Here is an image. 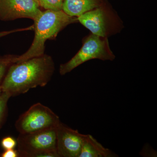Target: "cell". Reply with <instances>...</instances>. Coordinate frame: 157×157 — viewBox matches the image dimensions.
Masks as SVG:
<instances>
[{"mask_svg": "<svg viewBox=\"0 0 157 157\" xmlns=\"http://www.w3.org/2000/svg\"><path fill=\"white\" fill-rule=\"evenodd\" d=\"M11 96L8 93L2 92L0 94V124L2 122L9 98Z\"/></svg>", "mask_w": 157, "mask_h": 157, "instance_id": "4fadbf2b", "label": "cell"}, {"mask_svg": "<svg viewBox=\"0 0 157 157\" xmlns=\"http://www.w3.org/2000/svg\"><path fill=\"white\" fill-rule=\"evenodd\" d=\"M56 129L19 134L17 139L19 157H59L57 151Z\"/></svg>", "mask_w": 157, "mask_h": 157, "instance_id": "3957f363", "label": "cell"}, {"mask_svg": "<svg viewBox=\"0 0 157 157\" xmlns=\"http://www.w3.org/2000/svg\"><path fill=\"white\" fill-rule=\"evenodd\" d=\"M56 130L57 151L59 157H79L85 135L61 122Z\"/></svg>", "mask_w": 157, "mask_h": 157, "instance_id": "52a82bcc", "label": "cell"}, {"mask_svg": "<svg viewBox=\"0 0 157 157\" xmlns=\"http://www.w3.org/2000/svg\"><path fill=\"white\" fill-rule=\"evenodd\" d=\"M101 6V0H64L63 11L70 16L78 17Z\"/></svg>", "mask_w": 157, "mask_h": 157, "instance_id": "30bf717a", "label": "cell"}, {"mask_svg": "<svg viewBox=\"0 0 157 157\" xmlns=\"http://www.w3.org/2000/svg\"><path fill=\"white\" fill-rule=\"evenodd\" d=\"M16 57L12 56L0 57V83L6 76V72L9 67L13 64L15 63Z\"/></svg>", "mask_w": 157, "mask_h": 157, "instance_id": "8fae6325", "label": "cell"}, {"mask_svg": "<svg viewBox=\"0 0 157 157\" xmlns=\"http://www.w3.org/2000/svg\"><path fill=\"white\" fill-rule=\"evenodd\" d=\"M34 29V26H31L25 29H17L13 30L3 31V32H0V38L5 36L12 33H16V32H20V31L29 30H32Z\"/></svg>", "mask_w": 157, "mask_h": 157, "instance_id": "9a60e30c", "label": "cell"}, {"mask_svg": "<svg viewBox=\"0 0 157 157\" xmlns=\"http://www.w3.org/2000/svg\"><path fill=\"white\" fill-rule=\"evenodd\" d=\"M77 19L59 11L46 10L43 11L35 21V37L29 50L20 56L16 57L15 63H19L44 54L46 40L56 36L62 29Z\"/></svg>", "mask_w": 157, "mask_h": 157, "instance_id": "7a4b0ae2", "label": "cell"}, {"mask_svg": "<svg viewBox=\"0 0 157 157\" xmlns=\"http://www.w3.org/2000/svg\"><path fill=\"white\" fill-rule=\"evenodd\" d=\"M2 157H19L17 150H15L14 149H12L6 150L2 154Z\"/></svg>", "mask_w": 157, "mask_h": 157, "instance_id": "2e32d148", "label": "cell"}, {"mask_svg": "<svg viewBox=\"0 0 157 157\" xmlns=\"http://www.w3.org/2000/svg\"><path fill=\"white\" fill-rule=\"evenodd\" d=\"M64 0H38L39 6L46 10L59 11L63 10Z\"/></svg>", "mask_w": 157, "mask_h": 157, "instance_id": "7c38bea8", "label": "cell"}, {"mask_svg": "<svg viewBox=\"0 0 157 157\" xmlns=\"http://www.w3.org/2000/svg\"><path fill=\"white\" fill-rule=\"evenodd\" d=\"M112 151L106 148L92 135H85L78 157H117Z\"/></svg>", "mask_w": 157, "mask_h": 157, "instance_id": "9c48e42d", "label": "cell"}, {"mask_svg": "<svg viewBox=\"0 0 157 157\" xmlns=\"http://www.w3.org/2000/svg\"><path fill=\"white\" fill-rule=\"evenodd\" d=\"M54 70L53 59L47 55L15 63L9 67L0 85L2 92L12 97L38 86H45L50 81Z\"/></svg>", "mask_w": 157, "mask_h": 157, "instance_id": "6da1fadb", "label": "cell"}, {"mask_svg": "<svg viewBox=\"0 0 157 157\" xmlns=\"http://www.w3.org/2000/svg\"><path fill=\"white\" fill-rule=\"evenodd\" d=\"M105 11L101 7L91 10L77 17V20L92 33L107 37V27Z\"/></svg>", "mask_w": 157, "mask_h": 157, "instance_id": "ba28073f", "label": "cell"}, {"mask_svg": "<svg viewBox=\"0 0 157 157\" xmlns=\"http://www.w3.org/2000/svg\"><path fill=\"white\" fill-rule=\"evenodd\" d=\"M2 93V88H1V86H0V94Z\"/></svg>", "mask_w": 157, "mask_h": 157, "instance_id": "e0dca14e", "label": "cell"}, {"mask_svg": "<svg viewBox=\"0 0 157 157\" xmlns=\"http://www.w3.org/2000/svg\"><path fill=\"white\" fill-rule=\"evenodd\" d=\"M115 56L109 48L107 37L91 34L85 40L82 47L69 61L60 66L59 73L64 75L83 63L93 59L113 60Z\"/></svg>", "mask_w": 157, "mask_h": 157, "instance_id": "277c9868", "label": "cell"}, {"mask_svg": "<svg viewBox=\"0 0 157 157\" xmlns=\"http://www.w3.org/2000/svg\"><path fill=\"white\" fill-rule=\"evenodd\" d=\"M17 145V141L11 137H7L3 138L2 141V145L3 148L6 150L14 149Z\"/></svg>", "mask_w": 157, "mask_h": 157, "instance_id": "5bb4252c", "label": "cell"}, {"mask_svg": "<svg viewBox=\"0 0 157 157\" xmlns=\"http://www.w3.org/2000/svg\"><path fill=\"white\" fill-rule=\"evenodd\" d=\"M37 0H0V20L28 18L36 20L42 13Z\"/></svg>", "mask_w": 157, "mask_h": 157, "instance_id": "8992f818", "label": "cell"}, {"mask_svg": "<svg viewBox=\"0 0 157 157\" xmlns=\"http://www.w3.org/2000/svg\"><path fill=\"white\" fill-rule=\"evenodd\" d=\"M60 122L58 116L51 109L38 103L20 117L15 126L19 134H27L56 128Z\"/></svg>", "mask_w": 157, "mask_h": 157, "instance_id": "5b68a950", "label": "cell"}, {"mask_svg": "<svg viewBox=\"0 0 157 157\" xmlns=\"http://www.w3.org/2000/svg\"><path fill=\"white\" fill-rule=\"evenodd\" d=\"M37 1H38V0H37Z\"/></svg>", "mask_w": 157, "mask_h": 157, "instance_id": "ac0fdd59", "label": "cell"}]
</instances>
